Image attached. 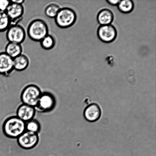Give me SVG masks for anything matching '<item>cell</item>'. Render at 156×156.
<instances>
[{"instance_id": "obj_6", "label": "cell", "mask_w": 156, "mask_h": 156, "mask_svg": "<svg viewBox=\"0 0 156 156\" xmlns=\"http://www.w3.org/2000/svg\"><path fill=\"white\" fill-rule=\"evenodd\" d=\"M39 141V136L37 133L26 130L18 138V143L23 149H33L38 144Z\"/></svg>"}, {"instance_id": "obj_14", "label": "cell", "mask_w": 156, "mask_h": 156, "mask_svg": "<svg viewBox=\"0 0 156 156\" xmlns=\"http://www.w3.org/2000/svg\"><path fill=\"white\" fill-rule=\"evenodd\" d=\"M30 65V60L26 55L21 54L13 59L14 70L22 71L27 69Z\"/></svg>"}, {"instance_id": "obj_7", "label": "cell", "mask_w": 156, "mask_h": 156, "mask_svg": "<svg viewBox=\"0 0 156 156\" xmlns=\"http://www.w3.org/2000/svg\"><path fill=\"white\" fill-rule=\"evenodd\" d=\"M55 105V99L53 95L50 93L44 92L41 94L35 108L41 112H48L53 109Z\"/></svg>"}, {"instance_id": "obj_2", "label": "cell", "mask_w": 156, "mask_h": 156, "mask_svg": "<svg viewBox=\"0 0 156 156\" xmlns=\"http://www.w3.org/2000/svg\"><path fill=\"white\" fill-rule=\"evenodd\" d=\"M48 25L42 19L33 20L29 24L27 28V34L32 41L40 42L48 34Z\"/></svg>"}, {"instance_id": "obj_17", "label": "cell", "mask_w": 156, "mask_h": 156, "mask_svg": "<svg viewBox=\"0 0 156 156\" xmlns=\"http://www.w3.org/2000/svg\"><path fill=\"white\" fill-rule=\"evenodd\" d=\"M11 24V21L6 12L0 11V32L7 30Z\"/></svg>"}, {"instance_id": "obj_20", "label": "cell", "mask_w": 156, "mask_h": 156, "mask_svg": "<svg viewBox=\"0 0 156 156\" xmlns=\"http://www.w3.org/2000/svg\"><path fill=\"white\" fill-rule=\"evenodd\" d=\"M41 126L39 122L33 119L26 123V130L37 133L40 131Z\"/></svg>"}, {"instance_id": "obj_16", "label": "cell", "mask_w": 156, "mask_h": 156, "mask_svg": "<svg viewBox=\"0 0 156 156\" xmlns=\"http://www.w3.org/2000/svg\"><path fill=\"white\" fill-rule=\"evenodd\" d=\"M118 8L120 12L124 13H128L132 11L134 4L131 0L120 1L117 5Z\"/></svg>"}, {"instance_id": "obj_15", "label": "cell", "mask_w": 156, "mask_h": 156, "mask_svg": "<svg viewBox=\"0 0 156 156\" xmlns=\"http://www.w3.org/2000/svg\"><path fill=\"white\" fill-rule=\"evenodd\" d=\"M23 47L21 44L9 42L6 45L5 52L12 58H15L22 54Z\"/></svg>"}, {"instance_id": "obj_8", "label": "cell", "mask_w": 156, "mask_h": 156, "mask_svg": "<svg viewBox=\"0 0 156 156\" xmlns=\"http://www.w3.org/2000/svg\"><path fill=\"white\" fill-rule=\"evenodd\" d=\"M98 37L101 41L106 43L113 42L117 36V31L114 26L100 25L97 31Z\"/></svg>"}, {"instance_id": "obj_13", "label": "cell", "mask_w": 156, "mask_h": 156, "mask_svg": "<svg viewBox=\"0 0 156 156\" xmlns=\"http://www.w3.org/2000/svg\"><path fill=\"white\" fill-rule=\"evenodd\" d=\"M97 19L100 25H109L114 20V14L109 9H103L98 13Z\"/></svg>"}, {"instance_id": "obj_19", "label": "cell", "mask_w": 156, "mask_h": 156, "mask_svg": "<svg viewBox=\"0 0 156 156\" xmlns=\"http://www.w3.org/2000/svg\"><path fill=\"white\" fill-rule=\"evenodd\" d=\"M61 8L58 5L55 3L49 4L45 8V14L47 16L50 18H55Z\"/></svg>"}, {"instance_id": "obj_12", "label": "cell", "mask_w": 156, "mask_h": 156, "mask_svg": "<svg viewBox=\"0 0 156 156\" xmlns=\"http://www.w3.org/2000/svg\"><path fill=\"white\" fill-rule=\"evenodd\" d=\"M101 111L100 108L96 104H92L85 108L84 116L86 120L90 122H95L100 118Z\"/></svg>"}, {"instance_id": "obj_18", "label": "cell", "mask_w": 156, "mask_h": 156, "mask_svg": "<svg viewBox=\"0 0 156 156\" xmlns=\"http://www.w3.org/2000/svg\"><path fill=\"white\" fill-rule=\"evenodd\" d=\"M40 42L41 47L45 50L52 49L54 48L56 44L55 38L53 36L49 34Z\"/></svg>"}, {"instance_id": "obj_9", "label": "cell", "mask_w": 156, "mask_h": 156, "mask_svg": "<svg viewBox=\"0 0 156 156\" xmlns=\"http://www.w3.org/2000/svg\"><path fill=\"white\" fill-rule=\"evenodd\" d=\"M14 70L13 59L5 52L0 53V74L9 76Z\"/></svg>"}, {"instance_id": "obj_11", "label": "cell", "mask_w": 156, "mask_h": 156, "mask_svg": "<svg viewBox=\"0 0 156 156\" xmlns=\"http://www.w3.org/2000/svg\"><path fill=\"white\" fill-rule=\"evenodd\" d=\"M36 110L34 107L23 104L18 107L17 110V117L24 122L33 120L36 114Z\"/></svg>"}, {"instance_id": "obj_22", "label": "cell", "mask_w": 156, "mask_h": 156, "mask_svg": "<svg viewBox=\"0 0 156 156\" xmlns=\"http://www.w3.org/2000/svg\"><path fill=\"white\" fill-rule=\"evenodd\" d=\"M120 1L119 0H115V1H112V0H108L106 1L108 4L112 5H117Z\"/></svg>"}, {"instance_id": "obj_4", "label": "cell", "mask_w": 156, "mask_h": 156, "mask_svg": "<svg viewBox=\"0 0 156 156\" xmlns=\"http://www.w3.org/2000/svg\"><path fill=\"white\" fill-rule=\"evenodd\" d=\"M42 93L40 89L35 85H27L23 90L21 100L23 104L36 108Z\"/></svg>"}, {"instance_id": "obj_1", "label": "cell", "mask_w": 156, "mask_h": 156, "mask_svg": "<svg viewBox=\"0 0 156 156\" xmlns=\"http://www.w3.org/2000/svg\"><path fill=\"white\" fill-rule=\"evenodd\" d=\"M5 135L11 138H18L26 131V123L17 116L9 118L3 125Z\"/></svg>"}, {"instance_id": "obj_10", "label": "cell", "mask_w": 156, "mask_h": 156, "mask_svg": "<svg viewBox=\"0 0 156 156\" xmlns=\"http://www.w3.org/2000/svg\"><path fill=\"white\" fill-rule=\"evenodd\" d=\"M24 11V7L23 5L15 4L11 2L5 12L10 18L12 24L13 23L14 24H16V23L22 18Z\"/></svg>"}, {"instance_id": "obj_5", "label": "cell", "mask_w": 156, "mask_h": 156, "mask_svg": "<svg viewBox=\"0 0 156 156\" xmlns=\"http://www.w3.org/2000/svg\"><path fill=\"white\" fill-rule=\"evenodd\" d=\"M7 30L6 38L9 42L21 44L25 41L26 31L22 26L19 24H11Z\"/></svg>"}, {"instance_id": "obj_23", "label": "cell", "mask_w": 156, "mask_h": 156, "mask_svg": "<svg viewBox=\"0 0 156 156\" xmlns=\"http://www.w3.org/2000/svg\"><path fill=\"white\" fill-rule=\"evenodd\" d=\"M11 2L15 4L23 5L25 1L24 0H15V1H11Z\"/></svg>"}, {"instance_id": "obj_21", "label": "cell", "mask_w": 156, "mask_h": 156, "mask_svg": "<svg viewBox=\"0 0 156 156\" xmlns=\"http://www.w3.org/2000/svg\"><path fill=\"white\" fill-rule=\"evenodd\" d=\"M11 3L9 0H0V11L5 12Z\"/></svg>"}, {"instance_id": "obj_3", "label": "cell", "mask_w": 156, "mask_h": 156, "mask_svg": "<svg viewBox=\"0 0 156 156\" xmlns=\"http://www.w3.org/2000/svg\"><path fill=\"white\" fill-rule=\"evenodd\" d=\"M54 19L56 25L59 28H68L75 23L77 15L73 9L64 7L60 9Z\"/></svg>"}]
</instances>
